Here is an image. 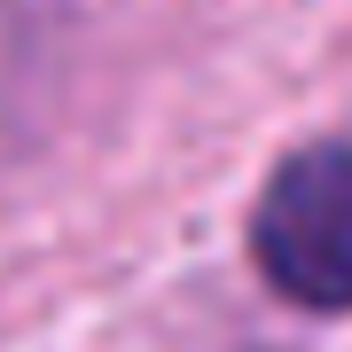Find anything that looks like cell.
I'll use <instances>...</instances> for the list:
<instances>
[{
    "label": "cell",
    "mask_w": 352,
    "mask_h": 352,
    "mask_svg": "<svg viewBox=\"0 0 352 352\" xmlns=\"http://www.w3.org/2000/svg\"><path fill=\"white\" fill-rule=\"evenodd\" d=\"M251 251L266 282L298 305H352V149H298L251 212Z\"/></svg>",
    "instance_id": "obj_1"
}]
</instances>
